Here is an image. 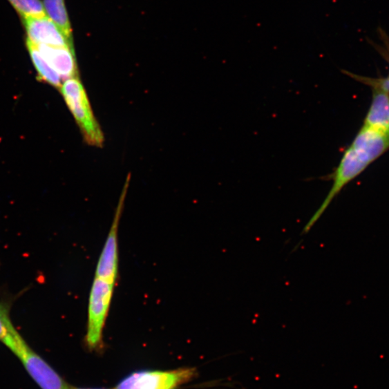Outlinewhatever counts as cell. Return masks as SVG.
<instances>
[{
  "label": "cell",
  "mask_w": 389,
  "mask_h": 389,
  "mask_svg": "<svg viewBox=\"0 0 389 389\" xmlns=\"http://www.w3.org/2000/svg\"><path fill=\"white\" fill-rule=\"evenodd\" d=\"M389 150V133L363 125L350 145L346 149L334 171L324 180L332 182V187L323 204L302 230V234L310 232L324 214L332 200L367 167Z\"/></svg>",
  "instance_id": "obj_1"
},
{
  "label": "cell",
  "mask_w": 389,
  "mask_h": 389,
  "mask_svg": "<svg viewBox=\"0 0 389 389\" xmlns=\"http://www.w3.org/2000/svg\"><path fill=\"white\" fill-rule=\"evenodd\" d=\"M59 91L73 115L84 142L90 146L102 148L105 144V135L79 77L64 80Z\"/></svg>",
  "instance_id": "obj_2"
},
{
  "label": "cell",
  "mask_w": 389,
  "mask_h": 389,
  "mask_svg": "<svg viewBox=\"0 0 389 389\" xmlns=\"http://www.w3.org/2000/svg\"><path fill=\"white\" fill-rule=\"evenodd\" d=\"M195 368L173 370H142L122 380L115 389H176L196 378Z\"/></svg>",
  "instance_id": "obj_3"
},
{
  "label": "cell",
  "mask_w": 389,
  "mask_h": 389,
  "mask_svg": "<svg viewBox=\"0 0 389 389\" xmlns=\"http://www.w3.org/2000/svg\"><path fill=\"white\" fill-rule=\"evenodd\" d=\"M10 350L23 363L29 375L42 389H70L57 372L33 351L19 335Z\"/></svg>",
  "instance_id": "obj_4"
},
{
  "label": "cell",
  "mask_w": 389,
  "mask_h": 389,
  "mask_svg": "<svg viewBox=\"0 0 389 389\" xmlns=\"http://www.w3.org/2000/svg\"><path fill=\"white\" fill-rule=\"evenodd\" d=\"M348 76L368 84L373 89V97L363 125L389 133V91L379 79H371L343 71Z\"/></svg>",
  "instance_id": "obj_5"
},
{
  "label": "cell",
  "mask_w": 389,
  "mask_h": 389,
  "mask_svg": "<svg viewBox=\"0 0 389 389\" xmlns=\"http://www.w3.org/2000/svg\"><path fill=\"white\" fill-rule=\"evenodd\" d=\"M28 39L36 44L75 49L74 44L63 35L57 26L48 18H23Z\"/></svg>",
  "instance_id": "obj_6"
},
{
  "label": "cell",
  "mask_w": 389,
  "mask_h": 389,
  "mask_svg": "<svg viewBox=\"0 0 389 389\" xmlns=\"http://www.w3.org/2000/svg\"><path fill=\"white\" fill-rule=\"evenodd\" d=\"M36 46L41 55L59 74L62 81L79 77L75 49L43 44Z\"/></svg>",
  "instance_id": "obj_7"
},
{
  "label": "cell",
  "mask_w": 389,
  "mask_h": 389,
  "mask_svg": "<svg viewBox=\"0 0 389 389\" xmlns=\"http://www.w3.org/2000/svg\"><path fill=\"white\" fill-rule=\"evenodd\" d=\"M26 46L32 62L37 72L38 79L59 90L61 86L62 79L59 74L45 60L35 43L27 39Z\"/></svg>",
  "instance_id": "obj_8"
},
{
  "label": "cell",
  "mask_w": 389,
  "mask_h": 389,
  "mask_svg": "<svg viewBox=\"0 0 389 389\" xmlns=\"http://www.w3.org/2000/svg\"><path fill=\"white\" fill-rule=\"evenodd\" d=\"M43 5L48 18L57 26L67 39L73 43V29L64 0H44Z\"/></svg>",
  "instance_id": "obj_9"
},
{
  "label": "cell",
  "mask_w": 389,
  "mask_h": 389,
  "mask_svg": "<svg viewBox=\"0 0 389 389\" xmlns=\"http://www.w3.org/2000/svg\"><path fill=\"white\" fill-rule=\"evenodd\" d=\"M9 2L22 18H41L47 16L41 0H9Z\"/></svg>",
  "instance_id": "obj_10"
},
{
  "label": "cell",
  "mask_w": 389,
  "mask_h": 389,
  "mask_svg": "<svg viewBox=\"0 0 389 389\" xmlns=\"http://www.w3.org/2000/svg\"><path fill=\"white\" fill-rule=\"evenodd\" d=\"M19 334L12 324L7 307L0 303V341L10 349Z\"/></svg>",
  "instance_id": "obj_11"
},
{
  "label": "cell",
  "mask_w": 389,
  "mask_h": 389,
  "mask_svg": "<svg viewBox=\"0 0 389 389\" xmlns=\"http://www.w3.org/2000/svg\"><path fill=\"white\" fill-rule=\"evenodd\" d=\"M70 389H106V388H71Z\"/></svg>",
  "instance_id": "obj_12"
}]
</instances>
